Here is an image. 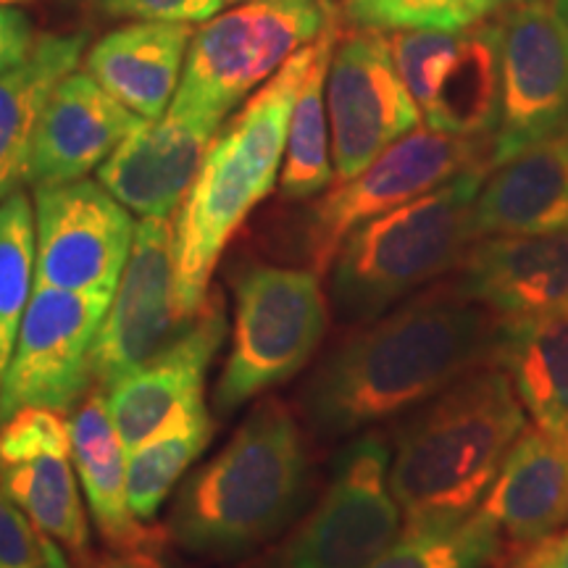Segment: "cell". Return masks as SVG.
I'll use <instances>...</instances> for the list:
<instances>
[{
  "label": "cell",
  "instance_id": "cell-41",
  "mask_svg": "<svg viewBox=\"0 0 568 568\" xmlns=\"http://www.w3.org/2000/svg\"><path fill=\"white\" fill-rule=\"evenodd\" d=\"M508 3H527V0H508Z\"/></svg>",
  "mask_w": 568,
  "mask_h": 568
},
{
  "label": "cell",
  "instance_id": "cell-12",
  "mask_svg": "<svg viewBox=\"0 0 568 568\" xmlns=\"http://www.w3.org/2000/svg\"><path fill=\"white\" fill-rule=\"evenodd\" d=\"M326 113L332 132L335 182H345L424 122L389 51L387 32L339 34L329 74Z\"/></svg>",
  "mask_w": 568,
  "mask_h": 568
},
{
  "label": "cell",
  "instance_id": "cell-19",
  "mask_svg": "<svg viewBox=\"0 0 568 568\" xmlns=\"http://www.w3.org/2000/svg\"><path fill=\"white\" fill-rule=\"evenodd\" d=\"M71 460L98 535L111 552H161L169 531L145 527L126 497V447L113 429L105 393L92 387L69 414Z\"/></svg>",
  "mask_w": 568,
  "mask_h": 568
},
{
  "label": "cell",
  "instance_id": "cell-9",
  "mask_svg": "<svg viewBox=\"0 0 568 568\" xmlns=\"http://www.w3.org/2000/svg\"><path fill=\"white\" fill-rule=\"evenodd\" d=\"M471 169L489 172V138H458L418 126L376 155L364 172L335 182L305 209L297 234L301 261L326 274L358 226Z\"/></svg>",
  "mask_w": 568,
  "mask_h": 568
},
{
  "label": "cell",
  "instance_id": "cell-28",
  "mask_svg": "<svg viewBox=\"0 0 568 568\" xmlns=\"http://www.w3.org/2000/svg\"><path fill=\"white\" fill-rule=\"evenodd\" d=\"M213 435L216 418L211 416L205 400H197L169 418L151 439L126 453V497L140 521H153L161 503L182 474L203 456Z\"/></svg>",
  "mask_w": 568,
  "mask_h": 568
},
{
  "label": "cell",
  "instance_id": "cell-8",
  "mask_svg": "<svg viewBox=\"0 0 568 568\" xmlns=\"http://www.w3.org/2000/svg\"><path fill=\"white\" fill-rule=\"evenodd\" d=\"M393 447L364 432L332 464L324 495L293 531L245 568H368L400 537L403 508L389 487Z\"/></svg>",
  "mask_w": 568,
  "mask_h": 568
},
{
  "label": "cell",
  "instance_id": "cell-4",
  "mask_svg": "<svg viewBox=\"0 0 568 568\" xmlns=\"http://www.w3.org/2000/svg\"><path fill=\"white\" fill-rule=\"evenodd\" d=\"M314 42L255 90L245 109L216 134L201 174L184 195L174 219L176 293L184 314H201L224 247L280 180L290 119L314 61Z\"/></svg>",
  "mask_w": 568,
  "mask_h": 568
},
{
  "label": "cell",
  "instance_id": "cell-16",
  "mask_svg": "<svg viewBox=\"0 0 568 568\" xmlns=\"http://www.w3.org/2000/svg\"><path fill=\"white\" fill-rule=\"evenodd\" d=\"M226 337V305L219 290L172 345L134 368L105 393L111 424L126 453L151 439L174 414L203 400L205 374Z\"/></svg>",
  "mask_w": 568,
  "mask_h": 568
},
{
  "label": "cell",
  "instance_id": "cell-7",
  "mask_svg": "<svg viewBox=\"0 0 568 568\" xmlns=\"http://www.w3.org/2000/svg\"><path fill=\"white\" fill-rule=\"evenodd\" d=\"M332 0H251L203 21L190 40L172 109L224 122L335 17Z\"/></svg>",
  "mask_w": 568,
  "mask_h": 568
},
{
  "label": "cell",
  "instance_id": "cell-29",
  "mask_svg": "<svg viewBox=\"0 0 568 568\" xmlns=\"http://www.w3.org/2000/svg\"><path fill=\"white\" fill-rule=\"evenodd\" d=\"M500 552V529L477 508L456 521L403 527L393 548L368 568H487Z\"/></svg>",
  "mask_w": 568,
  "mask_h": 568
},
{
  "label": "cell",
  "instance_id": "cell-31",
  "mask_svg": "<svg viewBox=\"0 0 568 568\" xmlns=\"http://www.w3.org/2000/svg\"><path fill=\"white\" fill-rule=\"evenodd\" d=\"M508 0H345V17L361 30L460 32L481 24Z\"/></svg>",
  "mask_w": 568,
  "mask_h": 568
},
{
  "label": "cell",
  "instance_id": "cell-21",
  "mask_svg": "<svg viewBox=\"0 0 568 568\" xmlns=\"http://www.w3.org/2000/svg\"><path fill=\"white\" fill-rule=\"evenodd\" d=\"M568 232V138L539 142L489 169L474 201V237Z\"/></svg>",
  "mask_w": 568,
  "mask_h": 568
},
{
  "label": "cell",
  "instance_id": "cell-22",
  "mask_svg": "<svg viewBox=\"0 0 568 568\" xmlns=\"http://www.w3.org/2000/svg\"><path fill=\"white\" fill-rule=\"evenodd\" d=\"M479 508L516 548L558 535L568 524V443L529 426Z\"/></svg>",
  "mask_w": 568,
  "mask_h": 568
},
{
  "label": "cell",
  "instance_id": "cell-17",
  "mask_svg": "<svg viewBox=\"0 0 568 568\" xmlns=\"http://www.w3.org/2000/svg\"><path fill=\"white\" fill-rule=\"evenodd\" d=\"M222 122L172 109L142 124L98 169V182L132 213L174 216L201 174Z\"/></svg>",
  "mask_w": 568,
  "mask_h": 568
},
{
  "label": "cell",
  "instance_id": "cell-24",
  "mask_svg": "<svg viewBox=\"0 0 568 568\" xmlns=\"http://www.w3.org/2000/svg\"><path fill=\"white\" fill-rule=\"evenodd\" d=\"M489 364L510 376L529 422L568 443V318L500 322Z\"/></svg>",
  "mask_w": 568,
  "mask_h": 568
},
{
  "label": "cell",
  "instance_id": "cell-30",
  "mask_svg": "<svg viewBox=\"0 0 568 568\" xmlns=\"http://www.w3.org/2000/svg\"><path fill=\"white\" fill-rule=\"evenodd\" d=\"M34 276H38L34 209L27 193L17 190L0 201V379L9 368L21 318L32 301Z\"/></svg>",
  "mask_w": 568,
  "mask_h": 568
},
{
  "label": "cell",
  "instance_id": "cell-33",
  "mask_svg": "<svg viewBox=\"0 0 568 568\" xmlns=\"http://www.w3.org/2000/svg\"><path fill=\"white\" fill-rule=\"evenodd\" d=\"M98 6L119 19L201 24V21L219 17L226 0H98Z\"/></svg>",
  "mask_w": 568,
  "mask_h": 568
},
{
  "label": "cell",
  "instance_id": "cell-34",
  "mask_svg": "<svg viewBox=\"0 0 568 568\" xmlns=\"http://www.w3.org/2000/svg\"><path fill=\"white\" fill-rule=\"evenodd\" d=\"M0 568H45L40 535L0 489Z\"/></svg>",
  "mask_w": 568,
  "mask_h": 568
},
{
  "label": "cell",
  "instance_id": "cell-10",
  "mask_svg": "<svg viewBox=\"0 0 568 568\" xmlns=\"http://www.w3.org/2000/svg\"><path fill=\"white\" fill-rule=\"evenodd\" d=\"M500 101L489 169L568 126V32L556 0H527L495 19Z\"/></svg>",
  "mask_w": 568,
  "mask_h": 568
},
{
  "label": "cell",
  "instance_id": "cell-32",
  "mask_svg": "<svg viewBox=\"0 0 568 568\" xmlns=\"http://www.w3.org/2000/svg\"><path fill=\"white\" fill-rule=\"evenodd\" d=\"M69 418L51 408H19L0 426V466L30 460L48 450H69Z\"/></svg>",
  "mask_w": 568,
  "mask_h": 568
},
{
  "label": "cell",
  "instance_id": "cell-2",
  "mask_svg": "<svg viewBox=\"0 0 568 568\" xmlns=\"http://www.w3.org/2000/svg\"><path fill=\"white\" fill-rule=\"evenodd\" d=\"M311 479L314 460L301 418L280 397H266L224 450L184 481L169 514V537L197 558L251 556L293 527Z\"/></svg>",
  "mask_w": 568,
  "mask_h": 568
},
{
  "label": "cell",
  "instance_id": "cell-15",
  "mask_svg": "<svg viewBox=\"0 0 568 568\" xmlns=\"http://www.w3.org/2000/svg\"><path fill=\"white\" fill-rule=\"evenodd\" d=\"M453 280L497 322L568 318V232L477 240Z\"/></svg>",
  "mask_w": 568,
  "mask_h": 568
},
{
  "label": "cell",
  "instance_id": "cell-38",
  "mask_svg": "<svg viewBox=\"0 0 568 568\" xmlns=\"http://www.w3.org/2000/svg\"><path fill=\"white\" fill-rule=\"evenodd\" d=\"M556 3H558L560 19H564V24H566V32H568V0H556Z\"/></svg>",
  "mask_w": 568,
  "mask_h": 568
},
{
  "label": "cell",
  "instance_id": "cell-35",
  "mask_svg": "<svg viewBox=\"0 0 568 568\" xmlns=\"http://www.w3.org/2000/svg\"><path fill=\"white\" fill-rule=\"evenodd\" d=\"M34 42L32 21L11 6L0 3V74L30 59Z\"/></svg>",
  "mask_w": 568,
  "mask_h": 568
},
{
  "label": "cell",
  "instance_id": "cell-1",
  "mask_svg": "<svg viewBox=\"0 0 568 568\" xmlns=\"http://www.w3.org/2000/svg\"><path fill=\"white\" fill-rule=\"evenodd\" d=\"M497 326L456 280L429 284L324 353L297 395L301 418L316 437L337 439L424 406L489 364Z\"/></svg>",
  "mask_w": 568,
  "mask_h": 568
},
{
  "label": "cell",
  "instance_id": "cell-6",
  "mask_svg": "<svg viewBox=\"0 0 568 568\" xmlns=\"http://www.w3.org/2000/svg\"><path fill=\"white\" fill-rule=\"evenodd\" d=\"M234 322L213 406L234 414L311 364L329 329V297L314 268L247 264L232 274Z\"/></svg>",
  "mask_w": 568,
  "mask_h": 568
},
{
  "label": "cell",
  "instance_id": "cell-3",
  "mask_svg": "<svg viewBox=\"0 0 568 568\" xmlns=\"http://www.w3.org/2000/svg\"><path fill=\"white\" fill-rule=\"evenodd\" d=\"M527 429L514 382L493 364L426 400L395 432L389 487L403 508V527L474 514Z\"/></svg>",
  "mask_w": 568,
  "mask_h": 568
},
{
  "label": "cell",
  "instance_id": "cell-13",
  "mask_svg": "<svg viewBox=\"0 0 568 568\" xmlns=\"http://www.w3.org/2000/svg\"><path fill=\"white\" fill-rule=\"evenodd\" d=\"M176 293L174 216H145L134 224L130 258L92 347V379L109 389L159 355L195 322Z\"/></svg>",
  "mask_w": 568,
  "mask_h": 568
},
{
  "label": "cell",
  "instance_id": "cell-18",
  "mask_svg": "<svg viewBox=\"0 0 568 568\" xmlns=\"http://www.w3.org/2000/svg\"><path fill=\"white\" fill-rule=\"evenodd\" d=\"M142 124L88 71H71L53 90L34 130L27 184H67L101 169Z\"/></svg>",
  "mask_w": 568,
  "mask_h": 568
},
{
  "label": "cell",
  "instance_id": "cell-37",
  "mask_svg": "<svg viewBox=\"0 0 568 568\" xmlns=\"http://www.w3.org/2000/svg\"><path fill=\"white\" fill-rule=\"evenodd\" d=\"M510 568H568V531L518 548Z\"/></svg>",
  "mask_w": 568,
  "mask_h": 568
},
{
  "label": "cell",
  "instance_id": "cell-39",
  "mask_svg": "<svg viewBox=\"0 0 568 568\" xmlns=\"http://www.w3.org/2000/svg\"><path fill=\"white\" fill-rule=\"evenodd\" d=\"M230 3H234V6H240V3H251V0H226V6Z\"/></svg>",
  "mask_w": 568,
  "mask_h": 568
},
{
  "label": "cell",
  "instance_id": "cell-42",
  "mask_svg": "<svg viewBox=\"0 0 568 568\" xmlns=\"http://www.w3.org/2000/svg\"><path fill=\"white\" fill-rule=\"evenodd\" d=\"M0 426H3V416H0Z\"/></svg>",
  "mask_w": 568,
  "mask_h": 568
},
{
  "label": "cell",
  "instance_id": "cell-27",
  "mask_svg": "<svg viewBox=\"0 0 568 568\" xmlns=\"http://www.w3.org/2000/svg\"><path fill=\"white\" fill-rule=\"evenodd\" d=\"M339 34H343V21H339V13H335L314 42V61L297 92L280 172V190L287 201H311L335 184L329 113H326V74H329Z\"/></svg>",
  "mask_w": 568,
  "mask_h": 568
},
{
  "label": "cell",
  "instance_id": "cell-36",
  "mask_svg": "<svg viewBox=\"0 0 568 568\" xmlns=\"http://www.w3.org/2000/svg\"><path fill=\"white\" fill-rule=\"evenodd\" d=\"M40 545L45 568H169L159 552H111L105 558H90L88 564L71 566L67 552L55 542H51V539L40 535Z\"/></svg>",
  "mask_w": 568,
  "mask_h": 568
},
{
  "label": "cell",
  "instance_id": "cell-11",
  "mask_svg": "<svg viewBox=\"0 0 568 568\" xmlns=\"http://www.w3.org/2000/svg\"><path fill=\"white\" fill-rule=\"evenodd\" d=\"M111 293H80L34 284L9 368L0 379V416L19 408L71 414L95 387L92 347L111 308Z\"/></svg>",
  "mask_w": 568,
  "mask_h": 568
},
{
  "label": "cell",
  "instance_id": "cell-25",
  "mask_svg": "<svg viewBox=\"0 0 568 568\" xmlns=\"http://www.w3.org/2000/svg\"><path fill=\"white\" fill-rule=\"evenodd\" d=\"M500 101V59L495 21L460 32L458 48L439 71L422 109L429 130L458 138H493Z\"/></svg>",
  "mask_w": 568,
  "mask_h": 568
},
{
  "label": "cell",
  "instance_id": "cell-14",
  "mask_svg": "<svg viewBox=\"0 0 568 568\" xmlns=\"http://www.w3.org/2000/svg\"><path fill=\"white\" fill-rule=\"evenodd\" d=\"M34 230L38 284L113 295L130 258L134 222L101 182L34 187Z\"/></svg>",
  "mask_w": 568,
  "mask_h": 568
},
{
  "label": "cell",
  "instance_id": "cell-20",
  "mask_svg": "<svg viewBox=\"0 0 568 568\" xmlns=\"http://www.w3.org/2000/svg\"><path fill=\"white\" fill-rule=\"evenodd\" d=\"M195 24L132 21L84 53V71L140 119H161L180 88Z\"/></svg>",
  "mask_w": 568,
  "mask_h": 568
},
{
  "label": "cell",
  "instance_id": "cell-23",
  "mask_svg": "<svg viewBox=\"0 0 568 568\" xmlns=\"http://www.w3.org/2000/svg\"><path fill=\"white\" fill-rule=\"evenodd\" d=\"M88 34H40L30 59L0 74V201L27 182L34 130L53 90L77 71Z\"/></svg>",
  "mask_w": 568,
  "mask_h": 568
},
{
  "label": "cell",
  "instance_id": "cell-26",
  "mask_svg": "<svg viewBox=\"0 0 568 568\" xmlns=\"http://www.w3.org/2000/svg\"><path fill=\"white\" fill-rule=\"evenodd\" d=\"M71 464V447L40 453L19 464H3L0 489L30 518L38 535L67 552L71 566H82L92 558V539Z\"/></svg>",
  "mask_w": 568,
  "mask_h": 568
},
{
  "label": "cell",
  "instance_id": "cell-40",
  "mask_svg": "<svg viewBox=\"0 0 568 568\" xmlns=\"http://www.w3.org/2000/svg\"><path fill=\"white\" fill-rule=\"evenodd\" d=\"M0 3H24V0H0Z\"/></svg>",
  "mask_w": 568,
  "mask_h": 568
},
{
  "label": "cell",
  "instance_id": "cell-5",
  "mask_svg": "<svg viewBox=\"0 0 568 568\" xmlns=\"http://www.w3.org/2000/svg\"><path fill=\"white\" fill-rule=\"evenodd\" d=\"M487 174L471 169L358 226L329 266V301L337 316L347 324L372 322L456 272L477 243L474 201Z\"/></svg>",
  "mask_w": 568,
  "mask_h": 568
}]
</instances>
